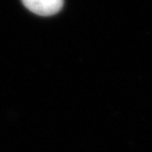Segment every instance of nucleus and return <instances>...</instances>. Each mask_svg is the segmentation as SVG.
I'll list each match as a JSON object with an SVG mask.
<instances>
[{"label":"nucleus","mask_w":152,"mask_h":152,"mask_svg":"<svg viewBox=\"0 0 152 152\" xmlns=\"http://www.w3.org/2000/svg\"><path fill=\"white\" fill-rule=\"evenodd\" d=\"M24 7L40 16H51L58 13L64 5V0H22Z\"/></svg>","instance_id":"f257e3e1"}]
</instances>
